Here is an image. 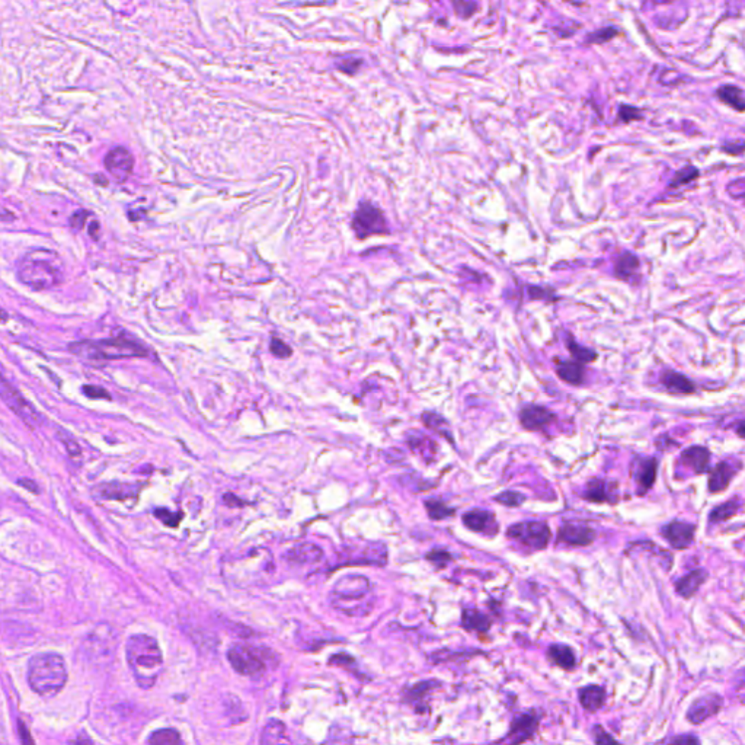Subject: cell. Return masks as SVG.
Masks as SVG:
<instances>
[{
  "label": "cell",
  "mask_w": 745,
  "mask_h": 745,
  "mask_svg": "<svg viewBox=\"0 0 745 745\" xmlns=\"http://www.w3.org/2000/svg\"><path fill=\"white\" fill-rule=\"evenodd\" d=\"M125 657L136 683L152 688L163 670V657L156 639L147 635H133L127 639Z\"/></svg>",
  "instance_id": "6da1fadb"
},
{
  "label": "cell",
  "mask_w": 745,
  "mask_h": 745,
  "mask_svg": "<svg viewBox=\"0 0 745 745\" xmlns=\"http://www.w3.org/2000/svg\"><path fill=\"white\" fill-rule=\"evenodd\" d=\"M28 684L38 696L54 697L68 683V666L54 652L37 653L28 662Z\"/></svg>",
  "instance_id": "7a4b0ae2"
},
{
  "label": "cell",
  "mask_w": 745,
  "mask_h": 745,
  "mask_svg": "<svg viewBox=\"0 0 745 745\" xmlns=\"http://www.w3.org/2000/svg\"><path fill=\"white\" fill-rule=\"evenodd\" d=\"M18 277L35 290L51 289L63 281L61 259L48 249L31 251L19 261Z\"/></svg>",
  "instance_id": "3957f363"
},
{
  "label": "cell",
  "mask_w": 745,
  "mask_h": 745,
  "mask_svg": "<svg viewBox=\"0 0 745 745\" xmlns=\"http://www.w3.org/2000/svg\"><path fill=\"white\" fill-rule=\"evenodd\" d=\"M69 349L76 356H81L89 360H120L128 357H146L149 349L143 345V343L136 339L120 335L101 341H82L74 343Z\"/></svg>",
  "instance_id": "277c9868"
},
{
  "label": "cell",
  "mask_w": 745,
  "mask_h": 745,
  "mask_svg": "<svg viewBox=\"0 0 745 745\" xmlns=\"http://www.w3.org/2000/svg\"><path fill=\"white\" fill-rule=\"evenodd\" d=\"M351 229L356 233L358 241H364L371 236H383V234L390 233L383 210L371 201H360L354 216L351 218Z\"/></svg>",
  "instance_id": "5b68a950"
},
{
  "label": "cell",
  "mask_w": 745,
  "mask_h": 745,
  "mask_svg": "<svg viewBox=\"0 0 745 745\" xmlns=\"http://www.w3.org/2000/svg\"><path fill=\"white\" fill-rule=\"evenodd\" d=\"M227 660L234 671L246 677H259L267 670L265 661L258 649L245 644H234L230 646L227 651Z\"/></svg>",
  "instance_id": "8992f818"
},
{
  "label": "cell",
  "mask_w": 745,
  "mask_h": 745,
  "mask_svg": "<svg viewBox=\"0 0 745 745\" xmlns=\"http://www.w3.org/2000/svg\"><path fill=\"white\" fill-rule=\"evenodd\" d=\"M508 538L513 539L531 551H540L551 542V529L542 521H524L517 522L507 531Z\"/></svg>",
  "instance_id": "52a82bcc"
},
{
  "label": "cell",
  "mask_w": 745,
  "mask_h": 745,
  "mask_svg": "<svg viewBox=\"0 0 745 745\" xmlns=\"http://www.w3.org/2000/svg\"><path fill=\"white\" fill-rule=\"evenodd\" d=\"M2 396L8 407L14 411L23 422H27L30 427H37L41 422V416L31 407V403L27 399H23L15 387L8 385L6 380L2 382Z\"/></svg>",
  "instance_id": "ba28073f"
},
{
  "label": "cell",
  "mask_w": 745,
  "mask_h": 745,
  "mask_svg": "<svg viewBox=\"0 0 745 745\" xmlns=\"http://www.w3.org/2000/svg\"><path fill=\"white\" fill-rule=\"evenodd\" d=\"M107 171L119 182H125L128 176L133 174L134 158L132 152L120 146L108 152L105 156Z\"/></svg>",
  "instance_id": "9c48e42d"
},
{
  "label": "cell",
  "mask_w": 745,
  "mask_h": 745,
  "mask_svg": "<svg viewBox=\"0 0 745 745\" xmlns=\"http://www.w3.org/2000/svg\"><path fill=\"white\" fill-rule=\"evenodd\" d=\"M556 420V415L542 405H527L520 411V424L527 431H543Z\"/></svg>",
  "instance_id": "30bf717a"
},
{
  "label": "cell",
  "mask_w": 745,
  "mask_h": 745,
  "mask_svg": "<svg viewBox=\"0 0 745 745\" xmlns=\"http://www.w3.org/2000/svg\"><path fill=\"white\" fill-rule=\"evenodd\" d=\"M558 539L569 546H588L595 540V531L580 522H567L559 529Z\"/></svg>",
  "instance_id": "8fae6325"
},
{
  "label": "cell",
  "mask_w": 745,
  "mask_h": 745,
  "mask_svg": "<svg viewBox=\"0 0 745 745\" xmlns=\"http://www.w3.org/2000/svg\"><path fill=\"white\" fill-rule=\"evenodd\" d=\"M463 522L467 529L476 533H483L488 535H493L498 533V522L492 513L487 511V509H470L463 516Z\"/></svg>",
  "instance_id": "7c38bea8"
},
{
  "label": "cell",
  "mask_w": 745,
  "mask_h": 745,
  "mask_svg": "<svg viewBox=\"0 0 745 745\" xmlns=\"http://www.w3.org/2000/svg\"><path fill=\"white\" fill-rule=\"evenodd\" d=\"M724 699L717 695L702 696L690 706L687 717L691 724H702L722 708Z\"/></svg>",
  "instance_id": "4fadbf2b"
},
{
  "label": "cell",
  "mask_w": 745,
  "mask_h": 745,
  "mask_svg": "<svg viewBox=\"0 0 745 745\" xmlns=\"http://www.w3.org/2000/svg\"><path fill=\"white\" fill-rule=\"evenodd\" d=\"M664 539L675 549H686L691 544L693 535H695V527L690 522L684 521H671L662 529Z\"/></svg>",
  "instance_id": "5bb4252c"
},
{
  "label": "cell",
  "mask_w": 745,
  "mask_h": 745,
  "mask_svg": "<svg viewBox=\"0 0 745 745\" xmlns=\"http://www.w3.org/2000/svg\"><path fill=\"white\" fill-rule=\"evenodd\" d=\"M538 724L539 717L531 712L517 715L511 724V731H509L508 734V739L514 744L527 741L533 735L535 728H538Z\"/></svg>",
  "instance_id": "9a60e30c"
},
{
  "label": "cell",
  "mask_w": 745,
  "mask_h": 745,
  "mask_svg": "<svg viewBox=\"0 0 745 745\" xmlns=\"http://www.w3.org/2000/svg\"><path fill=\"white\" fill-rule=\"evenodd\" d=\"M661 383L670 394L675 395H691L695 394L696 390L695 383H693L687 376L673 370H666L662 373Z\"/></svg>",
  "instance_id": "2e32d148"
},
{
  "label": "cell",
  "mask_w": 745,
  "mask_h": 745,
  "mask_svg": "<svg viewBox=\"0 0 745 745\" xmlns=\"http://www.w3.org/2000/svg\"><path fill=\"white\" fill-rule=\"evenodd\" d=\"M585 364L577 360L559 361L556 365V374L562 382L571 386H581L585 380Z\"/></svg>",
  "instance_id": "e0dca14e"
},
{
  "label": "cell",
  "mask_w": 745,
  "mask_h": 745,
  "mask_svg": "<svg viewBox=\"0 0 745 745\" xmlns=\"http://www.w3.org/2000/svg\"><path fill=\"white\" fill-rule=\"evenodd\" d=\"M658 462L653 457H646V459H639L635 466V480L637 483L639 489H642V493L646 492L655 482L657 476Z\"/></svg>",
  "instance_id": "ac0fdd59"
},
{
  "label": "cell",
  "mask_w": 745,
  "mask_h": 745,
  "mask_svg": "<svg viewBox=\"0 0 745 745\" xmlns=\"http://www.w3.org/2000/svg\"><path fill=\"white\" fill-rule=\"evenodd\" d=\"M682 462L687 467H690L693 472L704 473V472H708V469H709L711 453L704 447L693 446L682 453Z\"/></svg>",
  "instance_id": "d6986e66"
},
{
  "label": "cell",
  "mask_w": 745,
  "mask_h": 745,
  "mask_svg": "<svg viewBox=\"0 0 745 745\" xmlns=\"http://www.w3.org/2000/svg\"><path fill=\"white\" fill-rule=\"evenodd\" d=\"M706 578H708V573H706L704 569H695L677 581L675 590L682 597L688 598L696 594V591L703 585Z\"/></svg>",
  "instance_id": "ffe728a7"
},
{
  "label": "cell",
  "mask_w": 745,
  "mask_h": 745,
  "mask_svg": "<svg viewBox=\"0 0 745 745\" xmlns=\"http://www.w3.org/2000/svg\"><path fill=\"white\" fill-rule=\"evenodd\" d=\"M639 267V258L632 252H624L618 258L616 264H614V276L622 281H631L635 276H637Z\"/></svg>",
  "instance_id": "44dd1931"
},
{
  "label": "cell",
  "mask_w": 745,
  "mask_h": 745,
  "mask_svg": "<svg viewBox=\"0 0 745 745\" xmlns=\"http://www.w3.org/2000/svg\"><path fill=\"white\" fill-rule=\"evenodd\" d=\"M322 556H323L322 549L315 546V544H309V543L296 546L294 549H292L289 553L285 555V558L289 559L290 562H293V564H298V565L313 564V562L320 560Z\"/></svg>",
  "instance_id": "7402d4cb"
},
{
  "label": "cell",
  "mask_w": 745,
  "mask_h": 745,
  "mask_svg": "<svg viewBox=\"0 0 745 745\" xmlns=\"http://www.w3.org/2000/svg\"><path fill=\"white\" fill-rule=\"evenodd\" d=\"M547 657L555 665L564 670H572L577 664V657L573 651L564 644H553L547 649Z\"/></svg>",
  "instance_id": "603a6c76"
},
{
  "label": "cell",
  "mask_w": 745,
  "mask_h": 745,
  "mask_svg": "<svg viewBox=\"0 0 745 745\" xmlns=\"http://www.w3.org/2000/svg\"><path fill=\"white\" fill-rule=\"evenodd\" d=\"M580 702L585 711L595 712L606 702V690L600 686H586L580 690Z\"/></svg>",
  "instance_id": "cb8c5ba5"
},
{
  "label": "cell",
  "mask_w": 745,
  "mask_h": 745,
  "mask_svg": "<svg viewBox=\"0 0 745 745\" xmlns=\"http://www.w3.org/2000/svg\"><path fill=\"white\" fill-rule=\"evenodd\" d=\"M735 475V469L732 467L728 462L719 463L715 469H712L711 478H709V491L711 492H721L724 491Z\"/></svg>",
  "instance_id": "d4e9b609"
},
{
  "label": "cell",
  "mask_w": 745,
  "mask_h": 745,
  "mask_svg": "<svg viewBox=\"0 0 745 745\" xmlns=\"http://www.w3.org/2000/svg\"><path fill=\"white\" fill-rule=\"evenodd\" d=\"M491 619L476 609H466L462 616V626L469 632H488Z\"/></svg>",
  "instance_id": "484cf974"
},
{
  "label": "cell",
  "mask_w": 745,
  "mask_h": 745,
  "mask_svg": "<svg viewBox=\"0 0 745 745\" xmlns=\"http://www.w3.org/2000/svg\"><path fill=\"white\" fill-rule=\"evenodd\" d=\"M717 98L739 112L745 111V94L738 86L724 85L717 89Z\"/></svg>",
  "instance_id": "4316f807"
},
{
  "label": "cell",
  "mask_w": 745,
  "mask_h": 745,
  "mask_svg": "<svg viewBox=\"0 0 745 745\" xmlns=\"http://www.w3.org/2000/svg\"><path fill=\"white\" fill-rule=\"evenodd\" d=\"M421 420L429 429L436 431V433H438L441 437H444L446 440H450V442L454 441L450 424L447 422L446 418L441 416L440 414L428 411V412H424L421 415Z\"/></svg>",
  "instance_id": "83f0119b"
},
{
  "label": "cell",
  "mask_w": 745,
  "mask_h": 745,
  "mask_svg": "<svg viewBox=\"0 0 745 745\" xmlns=\"http://www.w3.org/2000/svg\"><path fill=\"white\" fill-rule=\"evenodd\" d=\"M585 498L593 501V502H603V501L613 500L610 485L607 482L601 480V479L590 480V482H588V485H586Z\"/></svg>",
  "instance_id": "f1b7e54d"
},
{
  "label": "cell",
  "mask_w": 745,
  "mask_h": 745,
  "mask_svg": "<svg viewBox=\"0 0 745 745\" xmlns=\"http://www.w3.org/2000/svg\"><path fill=\"white\" fill-rule=\"evenodd\" d=\"M425 505V509L427 513L429 516L431 520H444V518H449V517H453L456 509L449 507L446 502H442L441 500H436V498H429L424 502Z\"/></svg>",
  "instance_id": "f546056e"
},
{
  "label": "cell",
  "mask_w": 745,
  "mask_h": 745,
  "mask_svg": "<svg viewBox=\"0 0 745 745\" xmlns=\"http://www.w3.org/2000/svg\"><path fill=\"white\" fill-rule=\"evenodd\" d=\"M567 347H568V351L571 352L572 358L582 363V364H588V363H593V361L597 360V352L594 349L580 345L578 343H575L572 338L568 339Z\"/></svg>",
  "instance_id": "4dcf8cb0"
},
{
  "label": "cell",
  "mask_w": 745,
  "mask_h": 745,
  "mask_svg": "<svg viewBox=\"0 0 745 745\" xmlns=\"http://www.w3.org/2000/svg\"><path fill=\"white\" fill-rule=\"evenodd\" d=\"M738 508H739V501H738L737 498H735V500L732 498V500H729L728 502H725V504H722V505L716 507V508L713 509V511L711 513V516H709V521L712 522V524H716V522L725 521V520H728L729 517L734 516V514L738 511Z\"/></svg>",
  "instance_id": "1f68e13d"
},
{
  "label": "cell",
  "mask_w": 745,
  "mask_h": 745,
  "mask_svg": "<svg viewBox=\"0 0 745 745\" xmlns=\"http://www.w3.org/2000/svg\"><path fill=\"white\" fill-rule=\"evenodd\" d=\"M699 171L695 167V166H684L683 169H680L678 172H675L674 178L671 179L670 182V187L671 188H680V187H684L687 184H690V182H693L695 179L699 178Z\"/></svg>",
  "instance_id": "d6a6232c"
},
{
  "label": "cell",
  "mask_w": 745,
  "mask_h": 745,
  "mask_svg": "<svg viewBox=\"0 0 745 745\" xmlns=\"http://www.w3.org/2000/svg\"><path fill=\"white\" fill-rule=\"evenodd\" d=\"M147 741L150 744H158V745H172V744H179L181 737H179V734L175 729L166 728V729L156 731Z\"/></svg>",
  "instance_id": "836d02e7"
},
{
  "label": "cell",
  "mask_w": 745,
  "mask_h": 745,
  "mask_svg": "<svg viewBox=\"0 0 745 745\" xmlns=\"http://www.w3.org/2000/svg\"><path fill=\"white\" fill-rule=\"evenodd\" d=\"M495 501L501 505L514 508V507H520L524 504L526 496L517 491H504L500 495L495 496Z\"/></svg>",
  "instance_id": "e575fe53"
},
{
  "label": "cell",
  "mask_w": 745,
  "mask_h": 745,
  "mask_svg": "<svg viewBox=\"0 0 745 745\" xmlns=\"http://www.w3.org/2000/svg\"><path fill=\"white\" fill-rule=\"evenodd\" d=\"M451 3L456 9V14L463 19L473 17L479 6L478 0H451Z\"/></svg>",
  "instance_id": "d590c367"
},
{
  "label": "cell",
  "mask_w": 745,
  "mask_h": 745,
  "mask_svg": "<svg viewBox=\"0 0 745 745\" xmlns=\"http://www.w3.org/2000/svg\"><path fill=\"white\" fill-rule=\"evenodd\" d=\"M618 32H619L618 28H614V27L601 28V30L588 35L586 43L588 44H604V43L613 40V38L618 35Z\"/></svg>",
  "instance_id": "8d00e7d4"
},
{
  "label": "cell",
  "mask_w": 745,
  "mask_h": 745,
  "mask_svg": "<svg viewBox=\"0 0 745 745\" xmlns=\"http://www.w3.org/2000/svg\"><path fill=\"white\" fill-rule=\"evenodd\" d=\"M283 735H284V725L281 722H277V721H272L269 722L265 729H264V735H263V742H278V741H283Z\"/></svg>",
  "instance_id": "74e56055"
},
{
  "label": "cell",
  "mask_w": 745,
  "mask_h": 745,
  "mask_svg": "<svg viewBox=\"0 0 745 745\" xmlns=\"http://www.w3.org/2000/svg\"><path fill=\"white\" fill-rule=\"evenodd\" d=\"M427 560H429L431 564L436 565L437 568H444L451 560V555L442 551V549H434V551H431L427 555Z\"/></svg>",
  "instance_id": "f35d334b"
},
{
  "label": "cell",
  "mask_w": 745,
  "mask_h": 745,
  "mask_svg": "<svg viewBox=\"0 0 745 745\" xmlns=\"http://www.w3.org/2000/svg\"><path fill=\"white\" fill-rule=\"evenodd\" d=\"M336 66H338L339 70L344 72V73L354 74L363 66V60L360 57H345V59H343L341 61H339Z\"/></svg>",
  "instance_id": "ab89813d"
},
{
  "label": "cell",
  "mask_w": 745,
  "mask_h": 745,
  "mask_svg": "<svg viewBox=\"0 0 745 745\" xmlns=\"http://www.w3.org/2000/svg\"><path fill=\"white\" fill-rule=\"evenodd\" d=\"M728 194L735 200H745V178L732 181L726 187Z\"/></svg>",
  "instance_id": "60d3db41"
},
{
  "label": "cell",
  "mask_w": 745,
  "mask_h": 745,
  "mask_svg": "<svg viewBox=\"0 0 745 745\" xmlns=\"http://www.w3.org/2000/svg\"><path fill=\"white\" fill-rule=\"evenodd\" d=\"M271 352L276 357H280V358H289L292 356V348L287 345L285 343H283L281 339L278 338H272L271 341Z\"/></svg>",
  "instance_id": "b9f144b4"
},
{
  "label": "cell",
  "mask_w": 745,
  "mask_h": 745,
  "mask_svg": "<svg viewBox=\"0 0 745 745\" xmlns=\"http://www.w3.org/2000/svg\"><path fill=\"white\" fill-rule=\"evenodd\" d=\"M154 516L158 517L161 521H163V524L171 526V527L178 526V522H179L181 518H182L181 514H174V513L167 511V509H163V508H158V509H156Z\"/></svg>",
  "instance_id": "7bdbcfd3"
},
{
  "label": "cell",
  "mask_w": 745,
  "mask_h": 745,
  "mask_svg": "<svg viewBox=\"0 0 745 745\" xmlns=\"http://www.w3.org/2000/svg\"><path fill=\"white\" fill-rule=\"evenodd\" d=\"M83 394L88 396V398H92V399H111V395L108 394V391L103 389V387H99V386H83Z\"/></svg>",
  "instance_id": "ee69618b"
},
{
  "label": "cell",
  "mask_w": 745,
  "mask_h": 745,
  "mask_svg": "<svg viewBox=\"0 0 745 745\" xmlns=\"http://www.w3.org/2000/svg\"><path fill=\"white\" fill-rule=\"evenodd\" d=\"M619 116H620L622 121L629 123V121L640 119V111L637 108H633V107L622 105L620 110H619Z\"/></svg>",
  "instance_id": "f6af8a7d"
},
{
  "label": "cell",
  "mask_w": 745,
  "mask_h": 745,
  "mask_svg": "<svg viewBox=\"0 0 745 745\" xmlns=\"http://www.w3.org/2000/svg\"><path fill=\"white\" fill-rule=\"evenodd\" d=\"M88 217H89V213H88V212H76V213L70 217V225H72V227L76 229V230L82 229V227L85 226V223H86Z\"/></svg>",
  "instance_id": "bcb514c9"
},
{
  "label": "cell",
  "mask_w": 745,
  "mask_h": 745,
  "mask_svg": "<svg viewBox=\"0 0 745 745\" xmlns=\"http://www.w3.org/2000/svg\"><path fill=\"white\" fill-rule=\"evenodd\" d=\"M594 737H595V742H598V744H603V742H614V741H616L613 737L607 735V732H604L600 726H595V728H594Z\"/></svg>",
  "instance_id": "7dc6e473"
},
{
  "label": "cell",
  "mask_w": 745,
  "mask_h": 745,
  "mask_svg": "<svg viewBox=\"0 0 745 745\" xmlns=\"http://www.w3.org/2000/svg\"><path fill=\"white\" fill-rule=\"evenodd\" d=\"M63 441H64V446H66V449H68V451H69L70 456L76 457V456H79V454H81L79 446H77V444H76L72 438H70V440H63Z\"/></svg>",
  "instance_id": "c3c4849f"
},
{
  "label": "cell",
  "mask_w": 745,
  "mask_h": 745,
  "mask_svg": "<svg viewBox=\"0 0 745 745\" xmlns=\"http://www.w3.org/2000/svg\"><path fill=\"white\" fill-rule=\"evenodd\" d=\"M225 504L229 505V507H242L243 505V502L239 498H236L234 495H232V493L225 495Z\"/></svg>",
  "instance_id": "681fc988"
},
{
  "label": "cell",
  "mask_w": 745,
  "mask_h": 745,
  "mask_svg": "<svg viewBox=\"0 0 745 745\" xmlns=\"http://www.w3.org/2000/svg\"><path fill=\"white\" fill-rule=\"evenodd\" d=\"M18 483H19V485H22L23 488H27L28 491L37 492V493H38V487H37V483H35V482H32V480H30V479H21Z\"/></svg>",
  "instance_id": "f907efd6"
},
{
  "label": "cell",
  "mask_w": 745,
  "mask_h": 745,
  "mask_svg": "<svg viewBox=\"0 0 745 745\" xmlns=\"http://www.w3.org/2000/svg\"><path fill=\"white\" fill-rule=\"evenodd\" d=\"M89 234H90V236H92L94 239H98V236H99V223H98V221H94V223L90 225V227H89Z\"/></svg>",
  "instance_id": "816d5d0a"
},
{
  "label": "cell",
  "mask_w": 745,
  "mask_h": 745,
  "mask_svg": "<svg viewBox=\"0 0 745 745\" xmlns=\"http://www.w3.org/2000/svg\"><path fill=\"white\" fill-rule=\"evenodd\" d=\"M671 742H693V744H696V742H699V739L695 738V737H678V738L671 739Z\"/></svg>",
  "instance_id": "f5cc1de1"
},
{
  "label": "cell",
  "mask_w": 745,
  "mask_h": 745,
  "mask_svg": "<svg viewBox=\"0 0 745 745\" xmlns=\"http://www.w3.org/2000/svg\"><path fill=\"white\" fill-rule=\"evenodd\" d=\"M737 434L741 437V438H745V421L739 422V425L737 427Z\"/></svg>",
  "instance_id": "db71d44e"
}]
</instances>
